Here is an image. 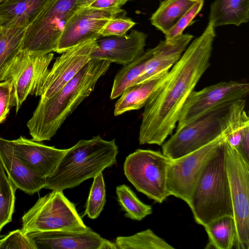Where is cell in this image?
Returning <instances> with one entry per match:
<instances>
[{"label": "cell", "instance_id": "15", "mask_svg": "<svg viewBox=\"0 0 249 249\" xmlns=\"http://www.w3.org/2000/svg\"><path fill=\"white\" fill-rule=\"evenodd\" d=\"M27 234L37 249H117L114 243L92 230L86 232L52 231Z\"/></svg>", "mask_w": 249, "mask_h": 249}, {"label": "cell", "instance_id": "10", "mask_svg": "<svg viewBox=\"0 0 249 249\" xmlns=\"http://www.w3.org/2000/svg\"><path fill=\"white\" fill-rule=\"evenodd\" d=\"M54 54L35 53L21 50L0 77V82H12L17 113L29 94L39 95Z\"/></svg>", "mask_w": 249, "mask_h": 249}, {"label": "cell", "instance_id": "12", "mask_svg": "<svg viewBox=\"0 0 249 249\" xmlns=\"http://www.w3.org/2000/svg\"><path fill=\"white\" fill-rule=\"evenodd\" d=\"M249 93L248 83L233 80L221 81L199 91L194 90L183 106L177 128L222 104L246 98Z\"/></svg>", "mask_w": 249, "mask_h": 249}, {"label": "cell", "instance_id": "9", "mask_svg": "<svg viewBox=\"0 0 249 249\" xmlns=\"http://www.w3.org/2000/svg\"><path fill=\"white\" fill-rule=\"evenodd\" d=\"M226 166L230 183L236 235L234 246L249 249V163L225 138Z\"/></svg>", "mask_w": 249, "mask_h": 249}, {"label": "cell", "instance_id": "6", "mask_svg": "<svg viewBox=\"0 0 249 249\" xmlns=\"http://www.w3.org/2000/svg\"><path fill=\"white\" fill-rule=\"evenodd\" d=\"M170 160L160 151L138 149L126 158L124 174L138 191L161 203L170 196L166 178Z\"/></svg>", "mask_w": 249, "mask_h": 249}, {"label": "cell", "instance_id": "38", "mask_svg": "<svg viewBox=\"0 0 249 249\" xmlns=\"http://www.w3.org/2000/svg\"><path fill=\"white\" fill-rule=\"evenodd\" d=\"M94 0H78L77 5L78 7L88 6Z\"/></svg>", "mask_w": 249, "mask_h": 249}, {"label": "cell", "instance_id": "40", "mask_svg": "<svg viewBox=\"0 0 249 249\" xmlns=\"http://www.w3.org/2000/svg\"><path fill=\"white\" fill-rule=\"evenodd\" d=\"M1 25H0V28H1Z\"/></svg>", "mask_w": 249, "mask_h": 249}, {"label": "cell", "instance_id": "13", "mask_svg": "<svg viewBox=\"0 0 249 249\" xmlns=\"http://www.w3.org/2000/svg\"><path fill=\"white\" fill-rule=\"evenodd\" d=\"M123 11L121 8L98 9L78 6L66 22L54 52L62 53L83 41L99 39L104 26Z\"/></svg>", "mask_w": 249, "mask_h": 249}, {"label": "cell", "instance_id": "35", "mask_svg": "<svg viewBox=\"0 0 249 249\" xmlns=\"http://www.w3.org/2000/svg\"><path fill=\"white\" fill-rule=\"evenodd\" d=\"M15 106L13 83L9 79L0 82V124L6 119L10 108Z\"/></svg>", "mask_w": 249, "mask_h": 249}, {"label": "cell", "instance_id": "28", "mask_svg": "<svg viewBox=\"0 0 249 249\" xmlns=\"http://www.w3.org/2000/svg\"><path fill=\"white\" fill-rule=\"evenodd\" d=\"M115 244L117 249H174L165 240L150 229L128 236H118Z\"/></svg>", "mask_w": 249, "mask_h": 249}, {"label": "cell", "instance_id": "3", "mask_svg": "<svg viewBox=\"0 0 249 249\" xmlns=\"http://www.w3.org/2000/svg\"><path fill=\"white\" fill-rule=\"evenodd\" d=\"M118 153L114 139L107 141L98 135L81 140L68 148L55 172L46 178L44 188L63 191L76 187L114 165Z\"/></svg>", "mask_w": 249, "mask_h": 249}, {"label": "cell", "instance_id": "33", "mask_svg": "<svg viewBox=\"0 0 249 249\" xmlns=\"http://www.w3.org/2000/svg\"><path fill=\"white\" fill-rule=\"evenodd\" d=\"M203 0H198L191 7L165 34L166 40H171L183 34L184 29L189 26L194 18L201 11Z\"/></svg>", "mask_w": 249, "mask_h": 249}, {"label": "cell", "instance_id": "36", "mask_svg": "<svg viewBox=\"0 0 249 249\" xmlns=\"http://www.w3.org/2000/svg\"><path fill=\"white\" fill-rule=\"evenodd\" d=\"M129 0H95L88 6L98 9H120Z\"/></svg>", "mask_w": 249, "mask_h": 249}, {"label": "cell", "instance_id": "34", "mask_svg": "<svg viewBox=\"0 0 249 249\" xmlns=\"http://www.w3.org/2000/svg\"><path fill=\"white\" fill-rule=\"evenodd\" d=\"M136 23L124 16L114 18L109 20L100 32L101 36H121L126 35L127 32Z\"/></svg>", "mask_w": 249, "mask_h": 249}, {"label": "cell", "instance_id": "32", "mask_svg": "<svg viewBox=\"0 0 249 249\" xmlns=\"http://www.w3.org/2000/svg\"><path fill=\"white\" fill-rule=\"evenodd\" d=\"M0 249H37L32 239L21 229H18L0 239Z\"/></svg>", "mask_w": 249, "mask_h": 249}, {"label": "cell", "instance_id": "23", "mask_svg": "<svg viewBox=\"0 0 249 249\" xmlns=\"http://www.w3.org/2000/svg\"><path fill=\"white\" fill-rule=\"evenodd\" d=\"M245 98L233 101L224 116V131L228 143L238 148L245 127L249 125V118L246 111Z\"/></svg>", "mask_w": 249, "mask_h": 249}, {"label": "cell", "instance_id": "26", "mask_svg": "<svg viewBox=\"0 0 249 249\" xmlns=\"http://www.w3.org/2000/svg\"><path fill=\"white\" fill-rule=\"evenodd\" d=\"M153 48L147 50L140 57L124 67L116 74L110 93L111 100L120 97L125 89L134 85L151 58Z\"/></svg>", "mask_w": 249, "mask_h": 249}, {"label": "cell", "instance_id": "20", "mask_svg": "<svg viewBox=\"0 0 249 249\" xmlns=\"http://www.w3.org/2000/svg\"><path fill=\"white\" fill-rule=\"evenodd\" d=\"M51 0H6L0 4L1 27L27 26Z\"/></svg>", "mask_w": 249, "mask_h": 249}, {"label": "cell", "instance_id": "27", "mask_svg": "<svg viewBox=\"0 0 249 249\" xmlns=\"http://www.w3.org/2000/svg\"><path fill=\"white\" fill-rule=\"evenodd\" d=\"M26 26L1 27L0 77L21 50Z\"/></svg>", "mask_w": 249, "mask_h": 249}, {"label": "cell", "instance_id": "7", "mask_svg": "<svg viewBox=\"0 0 249 249\" xmlns=\"http://www.w3.org/2000/svg\"><path fill=\"white\" fill-rule=\"evenodd\" d=\"M231 102L222 104L177 128L161 145L162 153L171 160L176 159L202 147L223 134L224 116Z\"/></svg>", "mask_w": 249, "mask_h": 249}, {"label": "cell", "instance_id": "39", "mask_svg": "<svg viewBox=\"0 0 249 249\" xmlns=\"http://www.w3.org/2000/svg\"><path fill=\"white\" fill-rule=\"evenodd\" d=\"M5 0H0V4Z\"/></svg>", "mask_w": 249, "mask_h": 249}, {"label": "cell", "instance_id": "4", "mask_svg": "<svg viewBox=\"0 0 249 249\" xmlns=\"http://www.w3.org/2000/svg\"><path fill=\"white\" fill-rule=\"evenodd\" d=\"M225 140L205 164L188 204L196 222L203 227L219 217L233 216Z\"/></svg>", "mask_w": 249, "mask_h": 249}, {"label": "cell", "instance_id": "5", "mask_svg": "<svg viewBox=\"0 0 249 249\" xmlns=\"http://www.w3.org/2000/svg\"><path fill=\"white\" fill-rule=\"evenodd\" d=\"M53 191L39 198L21 218V230L26 234L52 231L86 232L87 227L75 205L63 191Z\"/></svg>", "mask_w": 249, "mask_h": 249}, {"label": "cell", "instance_id": "24", "mask_svg": "<svg viewBox=\"0 0 249 249\" xmlns=\"http://www.w3.org/2000/svg\"><path fill=\"white\" fill-rule=\"evenodd\" d=\"M198 0H162L150 20L164 34Z\"/></svg>", "mask_w": 249, "mask_h": 249}, {"label": "cell", "instance_id": "16", "mask_svg": "<svg viewBox=\"0 0 249 249\" xmlns=\"http://www.w3.org/2000/svg\"><path fill=\"white\" fill-rule=\"evenodd\" d=\"M9 142L16 156L32 170L45 178L53 174L68 149L47 146L22 136Z\"/></svg>", "mask_w": 249, "mask_h": 249}, {"label": "cell", "instance_id": "29", "mask_svg": "<svg viewBox=\"0 0 249 249\" xmlns=\"http://www.w3.org/2000/svg\"><path fill=\"white\" fill-rule=\"evenodd\" d=\"M116 193L118 201L126 217L141 221L152 214V207L142 202L127 185L118 186Z\"/></svg>", "mask_w": 249, "mask_h": 249}, {"label": "cell", "instance_id": "11", "mask_svg": "<svg viewBox=\"0 0 249 249\" xmlns=\"http://www.w3.org/2000/svg\"><path fill=\"white\" fill-rule=\"evenodd\" d=\"M224 133L202 147L171 160L167 171L166 187L170 196L190 203L192 194L205 164L224 141Z\"/></svg>", "mask_w": 249, "mask_h": 249}, {"label": "cell", "instance_id": "2", "mask_svg": "<svg viewBox=\"0 0 249 249\" xmlns=\"http://www.w3.org/2000/svg\"><path fill=\"white\" fill-rule=\"evenodd\" d=\"M111 63L91 58L58 92L39 102L27 124L32 140L37 142L50 140L66 119L93 91Z\"/></svg>", "mask_w": 249, "mask_h": 249}, {"label": "cell", "instance_id": "17", "mask_svg": "<svg viewBox=\"0 0 249 249\" xmlns=\"http://www.w3.org/2000/svg\"><path fill=\"white\" fill-rule=\"evenodd\" d=\"M147 36L142 32L133 30L127 35L97 40L98 47L91 58L125 66L144 53Z\"/></svg>", "mask_w": 249, "mask_h": 249}, {"label": "cell", "instance_id": "1", "mask_svg": "<svg viewBox=\"0 0 249 249\" xmlns=\"http://www.w3.org/2000/svg\"><path fill=\"white\" fill-rule=\"evenodd\" d=\"M215 36L214 27L209 22L148 99L140 126V144L161 145L172 134L187 97L210 66Z\"/></svg>", "mask_w": 249, "mask_h": 249}, {"label": "cell", "instance_id": "19", "mask_svg": "<svg viewBox=\"0 0 249 249\" xmlns=\"http://www.w3.org/2000/svg\"><path fill=\"white\" fill-rule=\"evenodd\" d=\"M193 37L192 35L185 34L171 40H160L153 48L151 58L134 85L144 82L160 73L168 71L180 59Z\"/></svg>", "mask_w": 249, "mask_h": 249}, {"label": "cell", "instance_id": "22", "mask_svg": "<svg viewBox=\"0 0 249 249\" xmlns=\"http://www.w3.org/2000/svg\"><path fill=\"white\" fill-rule=\"evenodd\" d=\"M209 22L214 27L239 26L249 20V0H214L210 6Z\"/></svg>", "mask_w": 249, "mask_h": 249}, {"label": "cell", "instance_id": "8", "mask_svg": "<svg viewBox=\"0 0 249 249\" xmlns=\"http://www.w3.org/2000/svg\"><path fill=\"white\" fill-rule=\"evenodd\" d=\"M78 0H51L27 26L22 50L47 54L54 52L65 23L78 7Z\"/></svg>", "mask_w": 249, "mask_h": 249}, {"label": "cell", "instance_id": "37", "mask_svg": "<svg viewBox=\"0 0 249 249\" xmlns=\"http://www.w3.org/2000/svg\"><path fill=\"white\" fill-rule=\"evenodd\" d=\"M236 150L243 158L249 163V125L245 127L240 144Z\"/></svg>", "mask_w": 249, "mask_h": 249}, {"label": "cell", "instance_id": "14", "mask_svg": "<svg viewBox=\"0 0 249 249\" xmlns=\"http://www.w3.org/2000/svg\"><path fill=\"white\" fill-rule=\"evenodd\" d=\"M97 39L83 41L57 57L42 83L39 102H43L58 92L91 59L98 47Z\"/></svg>", "mask_w": 249, "mask_h": 249}, {"label": "cell", "instance_id": "18", "mask_svg": "<svg viewBox=\"0 0 249 249\" xmlns=\"http://www.w3.org/2000/svg\"><path fill=\"white\" fill-rule=\"evenodd\" d=\"M0 159L8 178L17 189L31 195L45 187L46 178L26 165L15 154L9 140L1 137Z\"/></svg>", "mask_w": 249, "mask_h": 249}, {"label": "cell", "instance_id": "21", "mask_svg": "<svg viewBox=\"0 0 249 249\" xmlns=\"http://www.w3.org/2000/svg\"><path fill=\"white\" fill-rule=\"evenodd\" d=\"M168 71L160 73L148 80L125 89L115 103L114 116L144 107L152 94L165 80Z\"/></svg>", "mask_w": 249, "mask_h": 249}, {"label": "cell", "instance_id": "25", "mask_svg": "<svg viewBox=\"0 0 249 249\" xmlns=\"http://www.w3.org/2000/svg\"><path fill=\"white\" fill-rule=\"evenodd\" d=\"M209 237L206 248L231 249L234 246L236 229L233 216L217 218L204 226Z\"/></svg>", "mask_w": 249, "mask_h": 249}, {"label": "cell", "instance_id": "30", "mask_svg": "<svg viewBox=\"0 0 249 249\" xmlns=\"http://www.w3.org/2000/svg\"><path fill=\"white\" fill-rule=\"evenodd\" d=\"M17 189L8 178L0 159V231L12 220Z\"/></svg>", "mask_w": 249, "mask_h": 249}, {"label": "cell", "instance_id": "31", "mask_svg": "<svg viewBox=\"0 0 249 249\" xmlns=\"http://www.w3.org/2000/svg\"><path fill=\"white\" fill-rule=\"evenodd\" d=\"M106 189L102 172L93 178L89 194L86 202L84 215L92 219L97 218L106 203Z\"/></svg>", "mask_w": 249, "mask_h": 249}]
</instances>
